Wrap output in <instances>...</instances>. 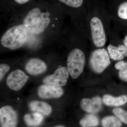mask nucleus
Instances as JSON below:
<instances>
[{
	"instance_id": "1a4fd4ad",
	"label": "nucleus",
	"mask_w": 127,
	"mask_h": 127,
	"mask_svg": "<svg viewBox=\"0 0 127 127\" xmlns=\"http://www.w3.org/2000/svg\"><path fill=\"white\" fill-rule=\"evenodd\" d=\"M64 91L61 87L46 84L41 85L39 88L38 94L41 98H57L61 96Z\"/></svg>"
},
{
	"instance_id": "b1692460",
	"label": "nucleus",
	"mask_w": 127,
	"mask_h": 127,
	"mask_svg": "<svg viewBox=\"0 0 127 127\" xmlns=\"http://www.w3.org/2000/svg\"><path fill=\"white\" fill-rule=\"evenodd\" d=\"M123 42L124 45L127 48V35L125 36L124 40Z\"/></svg>"
},
{
	"instance_id": "423d86ee",
	"label": "nucleus",
	"mask_w": 127,
	"mask_h": 127,
	"mask_svg": "<svg viewBox=\"0 0 127 127\" xmlns=\"http://www.w3.org/2000/svg\"><path fill=\"white\" fill-rule=\"evenodd\" d=\"M29 78L25 72L17 69L12 72L6 79V84L9 88L17 91L22 88Z\"/></svg>"
},
{
	"instance_id": "6e6552de",
	"label": "nucleus",
	"mask_w": 127,
	"mask_h": 127,
	"mask_svg": "<svg viewBox=\"0 0 127 127\" xmlns=\"http://www.w3.org/2000/svg\"><path fill=\"white\" fill-rule=\"evenodd\" d=\"M0 121L2 127H16L17 122L16 113L10 106L2 107L0 109Z\"/></svg>"
},
{
	"instance_id": "2eb2a0df",
	"label": "nucleus",
	"mask_w": 127,
	"mask_h": 127,
	"mask_svg": "<svg viewBox=\"0 0 127 127\" xmlns=\"http://www.w3.org/2000/svg\"><path fill=\"white\" fill-rule=\"evenodd\" d=\"M24 120L28 126L36 127L38 126L43 121L42 116L39 113L27 114L24 116Z\"/></svg>"
},
{
	"instance_id": "412c9836",
	"label": "nucleus",
	"mask_w": 127,
	"mask_h": 127,
	"mask_svg": "<svg viewBox=\"0 0 127 127\" xmlns=\"http://www.w3.org/2000/svg\"><path fill=\"white\" fill-rule=\"evenodd\" d=\"M64 4L73 8H77L82 5L83 0H59Z\"/></svg>"
},
{
	"instance_id": "aec40b11",
	"label": "nucleus",
	"mask_w": 127,
	"mask_h": 127,
	"mask_svg": "<svg viewBox=\"0 0 127 127\" xmlns=\"http://www.w3.org/2000/svg\"><path fill=\"white\" fill-rule=\"evenodd\" d=\"M118 15L121 19L127 20V1L123 2L119 5Z\"/></svg>"
},
{
	"instance_id": "20e7f679",
	"label": "nucleus",
	"mask_w": 127,
	"mask_h": 127,
	"mask_svg": "<svg viewBox=\"0 0 127 127\" xmlns=\"http://www.w3.org/2000/svg\"><path fill=\"white\" fill-rule=\"evenodd\" d=\"M89 62L93 70L97 73L102 72L111 64L108 53L104 48L94 51L91 54Z\"/></svg>"
},
{
	"instance_id": "393cba45",
	"label": "nucleus",
	"mask_w": 127,
	"mask_h": 127,
	"mask_svg": "<svg viewBox=\"0 0 127 127\" xmlns=\"http://www.w3.org/2000/svg\"><path fill=\"white\" fill-rule=\"evenodd\" d=\"M56 127H64V126H63V125H58L57 126H56Z\"/></svg>"
},
{
	"instance_id": "f8f14e48",
	"label": "nucleus",
	"mask_w": 127,
	"mask_h": 127,
	"mask_svg": "<svg viewBox=\"0 0 127 127\" xmlns=\"http://www.w3.org/2000/svg\"><path fill=\"white\" fill-rule=\"evenodd\" d=\"M108 52L111 59L115 61H121L127 57V48L124 45L118 47L110 45L107 47Z\"/></svg>"
},
{
	"instance_id": "0eeeda50",
	"label": "nucleus",
	"mask_w": 127,
	"mask_h": 127,
	"mask_svg": "<svg viewBox=\"0 0 127 127\" xmlns=\"http://www.w3.org/2000/svg\"><path fill=\"white\" fill-rule=\"evenodd\" d=\"M69 72L67 68L65 67H62L57 69L52 75L45 78L43 82L46 84L63 86L66 84Z\"/></svg>"
},
{
	"instance_id": "6ab92c4d",
	"label": "nucleus",
	"mask_w": 127,
	"mask_h": 127,
	"mask_svg": "<svg viewBox=\"0 0 127 127\" xmlns=\"http://www.w3.org/2000/svg\"><path fill=\"white\" fill-rule=\"evenodd\" d=\"M113 112L120 121L127 124V112L122 108H116Z\"/></svg>"
},
{
	"instance_id": "ddd939ff",
	"label": "nucleus",
	"mask_w": 127,
	"mask_h": 127,
	"mask_svg": "<svg viewBox=\"0 0 127 127\" xmlns=\"http://www.w3.org/2000/svg\"><path fill=\"white\" fill-rule=\"evenodd\" d=\"M30 109L32 111L48 116L51 112L52 107L47 103L40 101H33L30 103Z\"/></svg>"
},
{
	"instance_id": "9b49d317",
	"label": "nucleus",
	"mask_w": 127,
	"mask_h": 127,
	"mask_svg": "<svg viewBox=\"0 0 127 127\" xmlns=\"http://www.w3.org/2000/svg\"><path fill=\"white\" fill-rule=\"evenodd\" d=\"M47 68L46 64L42 60L33 58L27 62L26 69L27 72L32 75H37L45 72Z\"/></svg>"
},
{
	"instance_id": "a211bd4d",
	"label": "nucleus",
	"mask_w": 127,
	"mask_h": 127,
	"mask_svg": "<svg viewBox=\"0 0 127 127\" xmlns=\"http://www.w3.org/2000/svg\"><path fill=\"white\" fill-rule=\"evenodd\" d=\"M102 124L103 127H121L122 123L120 120L114 116L105 117L102 121Z\"/></svg>"
},
{
	"instance_id": "9d476101",
	"label": "nucleus",
	"mask_w": 127,
	"mask_h": 127,
	"mask_svg": "<svg viewBox=\"0 0 127 127\" xmlns=\"http://www.w3.org/2000/svg\"><path fill=\"white\" fill-rule=\"evenodd\" d=\"M81 106L84 111L90 113H96L102 108V100L100 97L83 98L81 102Z\"/></svg>"
},
{
	"instance_id": "7ed1b4c3",
	"label": "nucleus",
	"mask_w": 127,
	"mask_h": 127,
	"mask_svg": "<svg viewBox=\"0 0 127 127\" xmlns=\"http://www.w3.org/2000/svg\"><path fill=\"white\" fill-rule=\"evenodd\" d=\"M85 62V55L82 50L76 48L70 53L67 59V69L73 78H77L81 74Z\"/></svg>"
},
{
	"instance_id": "4468645a",
	"label": "nucleus",
	"mask_w": 127,
	"mask_h": 127,
	"mask_svg": "<svg viewBox=\"0 0 127 127\" xmlns=\"http://www.w3.org/2000/svg\"><path fill=\"white\" fill-rule=\"evenodd\" d=\"M103 100L104 104L108 106H119L127 102V96L122 95L118 97H114L111 95H104Z\"/></svg>"
},
{
	"instance_id": "f257e3e1",
	"label": "nucleus",
	"mask_w": 127,
	"mask_h": 127,
	"mask_svg": "<svg viewBox=\"0 0 127 127\" xmlns=\"http://www.w3.org/2000/svg\"><path fill=\"white\" fill-rule=\"evenodd\" d=\"M50 16L49 12H42L39 7H34L25 17L23 24L28 32L32 34H41L50 25L51 21Z\"/></svg>"
},
{
	"instance_id": "4be33fe9",
	"label": "nucleus",
	"mask_w": 127,
	"mask_h": 127,
	"mask_svg": "<svg viewBox=\"0 0 127 127\" xmlns=\"http://www.w3.org/2000/svg\"><path fill=\"white\" fill-rule=\"evenodd\" d=\"M10 66L7 64H1L0 65V79H2L4 75L10 70Z\"/></svg>"
},
{
	"instance_id": "dca6fc26",
	"label": "nucleus",
	"mask_w": 127,
	"mask_h": 127,
	"mask_svg": "<svg viewBox=\"0 0 127 127\" xmlns=\"http://www.w3.org/2000/svg\"><path fill=\"white\" fill-rule=\"evenodd\" d=\"M99 123V120L96 116L90 114L86 116L80 122V125L84 127H95Z\"/></svg>"
},
{
	"instance_id": "5701e85b",
	"label": "nucleus",
	"mask_w": 127,
	"mask_h": 127,
	"mask_svg": "<svg viewBox=\"0 0 127 127\" xmlns=\"http://www.w3.org/2000/svg\"><path fill=\"white\" fill-rule=\"evenodd\" d=\"M31 0H14L15 2L20 4H23L27 3Z\"/></svg>"
},
{
	"instance_id": "f3484780",
	"label": "nucleus",
	"mask_w": 127,
	"mask_h": 127,
	"mask_svg": "<svg viewBox=\"0 0 127 127\" xmlns=\"http://www.w3.org/2000/svg\"><path fill=\"white\" fill-rule=\"evenodd\" d=\"M115 67L119 70V76L120 79L127 82V62L120 61L116 64Z\"/></svg>"
},
{
	"instance_id": "39448f33",
	"label": "nucleus",
	"mask_w": 127,
	"mask_h": 127,
	"mask_svg": "<svg viewBox=\"0 0 127 127\" xmlns=\"http://www.w3.org/2000/svg\"><path fill=\"white\" fill-rule=\"evenodd\" d=\"M92 38L94 45L97 47H102L106 42V36L101 21L97 17L92 18L90 22Z\"/></svg>"
},
{
	"instance_id": "f03ea898",
	"label": "nucleus",
	"mask_w": 127,
	"mask_h": 127,
	"mask_svg": "<svg viewBox=\"0 0 127 127\" xmlns=\"http://www.w3.org/2000/svg\"><path fill=\"white\" fill-rule=\"evenodd\" d=\"M28 32L23 24L12 27L2 35L0 39L1 44L4 47L10 50L18 49L26 43Z\"/></svg>"
}]
</instances>
